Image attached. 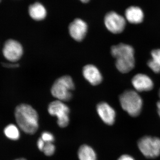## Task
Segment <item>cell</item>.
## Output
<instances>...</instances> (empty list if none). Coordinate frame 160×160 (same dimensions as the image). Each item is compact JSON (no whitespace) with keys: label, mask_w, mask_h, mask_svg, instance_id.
Segmentation results:
<instances>
[{"label":"cell","mask_w":160,"mask_h":160,"mask_svg":"<svg viewBox=\"0 0 160 160\" xmlns=\"http://www.w3.org/2000/svg\"><path fill=\"white\" fill-rule=\"evenodd\" d=\"M151 55L152 58L148 61L147 65L155 73H160V49L152 50Z\"/></svg>","instance_id":"2e32d148"},{"label":"cell","mask_w":160,"mask_h":160,"mask_svg":"<svg viewBox=\"0 0 160 160\" xmlns=\"http://www.w3.org/2000/svg\"><path fill=\"white\" fill-rule=\"evenodd\" d=\"M157 106L158 113L159 116L160 118V101L158 102L157 104Z\"/></svg>","instance_id":"603a6c76"},{"label":"cell","mask_w":160,"mask_h":160,"mask_svg":"<svg viewBox=\"0 0 160 160\" xmlns=\"http://www.w3.org/2000/svg\"><path fill=\"white\" fill-rule=\"evenodd\" d=\"M118 160H135L133 158L129 155H123L120 157Z\"/></svg>","instance_id":"7402d4cb"},{"label":"cell","mask_w":160,"mask_h":160,"mask_svg":"<svg viewBox=\"0 0 160 160\" xmlns=\"http://www.w3.org/2000/svg\"><path fill=\"white\" fill-rule=\"evenodd\" d=\"M29 12L32 18L35 21H42L47 16L46 8L42 4L39 2L35 3L29 6Z\"/></svg>","instance_id":"5bb4252c"},{"label":"cell","mask_w":160,"mask_h":160,"mask_svg":"<svg viewBox=\"0 0 160 160\" xmlns=\"http://www.w3.org/2000/svg\"><path fill=\"white\" fill-rule=\"evenodd\" d=\"M46 142H44L42 138H39L37 142V146L38 148L39 149L40 151H42L43 148H44V146H45Z\"/></svg>","instance_id":"ffe728a7"},{"label":"cell","mask_w":160,"mask_h":160,"mask_svg":"<svg viewBox=\"0 0 160 160\" xmlns=\"http://www.w3.org/2000/svg\"><path fill=\"white\" fill-rule=\"evenodd\" d=\"M41 138L46 143H52L55 140L54 136L48 131L43 132Z\"/></svg>","instance_id":"d6986e66"},{"label":"cell","mask_w":160,"mask_h":160,"mask_svg":"<svg viewBox=\"0 0 160 160\" xmlns=\"http://www.w3.org/2000/svg\"><path fill=\"white\" fill-rule=\"evenodd\" d=\"M132 84L138 92L149 91L153 88L152 80L147 75L138 73L132 79Z\"/></svg>","instance_id":"7c38bea8"},{"label":"cell","mask_w":160,"mask_h":160,"mask_svg":"<svg viewBox=\"0 0 160 160\" xmlns=\"http://www.w3.org/2000/svg\"><path fill=\"white\" fill-rule=\"evenodd\" d=\"M104 23L109 32L114 34H118L125 29L126 19L118 13L112 11L106 14L104 18Z\"/></svg>","instance_id":"52a82bcc"},{"label":"cell","mask_w":160,"mask_h":160,"mask_svg":"<svg viewBox=\"0 0 160 160\" xmlns=\"http://www.w3.org/2000/svg\"><path fill=\"white\" fill-rule=\"evenodd\" d=\"M80 1H81V2H82L86 3L89 2L90 0H80Z\"/></svg>","instance_id":"cb8c5ba5"},{"label":"cell","mask_w":160,"mask_h":160,"mask_svg":"<svg viewBox=\"0 0 160 160\" xmlns=\"http://www.w3.org/2000/svg\"><path fill=\"white\" fill-rule=\"evenodd\" d=\"M83 77L91 85L97 86L102 82L103 77L99 70L91 64L86 65L82 69Z\"/></svg>","instance_id":"8fae6325"},{"label":"cell","mask_w":160,"mask_h":160,"mask_svg":"<svg viewBox=\"0 0 160 160\" xmlns=\"http://www.w3.org/2000/svg\"><path fill=\"white\" fill-rule=\"evenodd\" d=\"M120 104L124 111L132 117L138 116L142 111L143 101L142 98L134 90H126L120 95Z\"/></svg>","instance_id":"3957f363"},{"label":"cell","mask_w":160,"mask_h":160,"mask_svg":"<svg viewBox=\"0 0 160 160\" xmlns=\"http://www.w3.org/2000/svg\"><path fill=\"white\" fill-rule=\"evenodd\" d=\"M55 146L52 143H46L43 149V152L47 156H51L55 151Z\"/></svg>","instance_id":"ac0fdd59"},{"label":"cell","mask_w":160,"mask_h":160,"mask_svg":"<svg viewBox=\"0 0 160 160\" xmlns=\"http://www.w3.org/2000/svg\"><path fill=\"white\" fill-rule=\"evenodd\" d=\"M3 66L6 68H15L18 67L19 65L16 63H3L2 64Z\"/></svg>","instance_id":"44dd1931"},{"label":"cell","mask_w":160,"mask_h":160,"mask_svg":"<svg viewBox=\"0 0 160 160\" xmlns=\"http://www.w3.org/2000/svg\"><path fill=\"white\" fill-rule=\"evenodd\" d=\"M111 53L116 59V66L120 72L128 73L134 68L135 61L132 46L120 43L111 47Z\"/></svg>","instance_id":"7a4b0ae2"},{"label":"cell","mask_w":160,"mask_h":160,"mask_svg":"<svg viewBox=\"0 0 160 160\" xmlns=\"http://www.w3.org/2000/svg\"><path fill=\"white\" fill-rule=\"evenodd\" d=\"M15 160H26L25 159V158H19V159H16Z\"/></svg>","instance_id":"d4e9b609"},{"label":"cell","mask_w":160,"mask_h":160,"mask_svg":"<svg viewBox=\"0 0 160 160\" xmlns=\"http://www.w3.org/2000/svg\"><path fill=\"white\" fill-rule=\"evenodd\" d=\"M138 147L146 157H158L160 155V139L151 136L144 137L139 140Z\"/></svg>","instance_id":"8992f818"},{"label":"cell","mask_w":160,"mask_h":160,"mask_svg":"<svg viewBox=\"0 0 160 160\" xmlns=\"http://www.w3.org/2000/svg\"><path fill=\"white\" fill-rule=\"evenodd\" d=\"M15 117L18 126L27 134H33L38 129L37 112L30 105L22 104L16 108Z\"/></svg>","instance_id":"6da1fadb"},{"label":"cell","mask_w":160,"mask_h":160,"mask_svg":"<svg viewBox=\"0 0 160 160\" xmlns=\"http://www.w3.org/2000/svg\"><path fill=\"white\" fill-rule=\"evenodd\" d=\"M0 1H1V0H0Z\"/></svg>","instance_id":"4316f807"},{"label":"cell","mask_w":160,"mask_h":160,"mask_svg":"<svg viewBox=\"0 0 160 160\" xmlns=\"http://www.w3.org/2000/svg\"><path fill=\"white\" fill-rule=\"evenodd\" d=\"M159 97L160 98V89L159 90Z\"/></svg>","instance_id":"484cf974"},{"label":"cell","mask_w":160,"mask_h":160,"mask_svg":"<svg viewBox=\"0 0 160 160\" xmlns=\"http://www.w3.org/2000/svg\"><path fill=\"white\" fill-rule=\"evenodd\" d=\"M4 133L6 137L10 140H17L20 137V132L18 128L13 124H9L4 129Z\"/></svg>","instance_id":"e0dca14e"},{"label":"cell","mask_w":160,"mask_h":160,"mask_svg":"<svg viewBox=\"0 0 160 160\" xmlns=\"http://www.w3.org/2000/svg\"><path fill=\"white\" fill-rule=\"evenodd\" d=\"M49 114L57 118L58 125L61 128H65L69 122L70 109L64 102L59 100L53 101L48 107Z\"/></svg>","instance_id":"5b68a950"},{"label":"cell","mask_w":160,"mask_h":160,"mask_svg":"<svg viewBox=\"0 0 160 160\" xmlns=\"http://www.w3.org/2000/svg\"><path fill=\"white\" fill-rule=\"evenodd\" d=\"M74 89L72 78L69 76H63L55 81L51 87V92L57 100L68 102L72 98V91Z\"/></svg>","instance_id":"277c9868"},{"label":"cell","mask_w":160,"mask_h":160,"mask_svg":"<svg viewBox=\"0 0 160 160\" xmlns=\"http://www.w3.org/2000/svg\"><path fill=\"white\" fill-rule=\"evenodd\" d=\"M125 14V19L131 24H140L144 19L143 10L138 6H132L127 8Z\"/></svg>","instance_id":"4fadbf2b"},{"label":"cell","mask_w":160,"mask_h":160,"mask_svg":"<svg viewBox=\"0 0 160 160\" xmlns=\"http://www.w3.org/2000/svg\"><path fill=\"white\" fill-rule=\"evenodd\" d=\"M97 111L102 121L106 125H113L115 121V111L108 103L102 102L97 106Z\"/></svg>","instance_id":"30bf717a"},{"label":"cell","mask_w":160,"mask_h":160,"mask_svg":"<svg viewBox=\"0 0 160 160\" xmlns=\"http://www.w3.org/2000/svg\"><path fill=\"white\" fill-rule=\"evenodd\" d=\"M78 157L79 160H97L95 152L91 147L86 145L80 146Z\"/></svg>","instance_id":"9a60e30c"},{"label":"cell","mask_w":160,"mask_h":160,"mask_svg":"<svg viewBox=\"0 0 160 160\" xmlns=\"http://www.w3.org/2000/svg\"><path fill=\"white\" fill-rule=\"evenodd\" d=\"M88 28V25L85 21L77 18L69 24V33L76 41L81 42L86 37Z\"/></svg>","instance_id":"9c48e42d"},{"label":"cell","mask_w":160,"mask_h":160,"mask_svg":"<svg viewBox=\"0 0 160 160\" xmlns=\"http://www.w3.org/2000/svg\"><path fill=\"white\" fill-rule=\"evenodd\" d=\"M2 52L4 57L6 59L10 62L16 63L22 56L23 47L16 40H8L4 44Z\"/></svg>","instance_id":"ba28073f"}]
</instances>
